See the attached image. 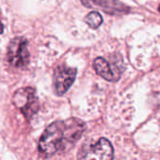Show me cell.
Wrapping results in <instances>:
<instances>
[{
  "label": "cell",
  "mask_w": 160,
  "mask_h": 160,
  "mask_svg": "<svg viewBox=\"0 0 160 160\" xmlns=\"http://www.w3.org/2000/svg\"><path fill=\"white\" fill-rule=\"evenodd\" d=\"M86 124L77 118L58 121L51 123L39 140V151L47 156L71 149L81 138Z\"/></svg>",
  "instance_id": "6da1fadb"
},
{
  "label": "cell",
  "mask_w": 160,
  "mask_h": 160,
  "mask_svg": "<svg viewBox=\"0 0 160 160\" xmlns=\"http://www.w3.org/2000/svg\"><path fill=\"white\" fill-rule=\"evenodd\" d=\"M114 151L107 138H100L95 142H86L78 152L77 160H113Z\"/></svg>",
  "instance_id": "7a4b0ae2"
},
{
  "label": "cell",
  "mask_w": 160,
  "mask_h": 160,
  "mask_svg": "<svg viewBox=\"0 0 160 160\" xmlns=\"http://www.w3.org/2000/svg\"><path fill=\"white\" fill-rule=\"evenodd\" d=\"M13 103L28 120L39 110V100L33 88L18 90L13 95Z\"/></svg>",
  "instance_id": "3957f363"
},
{
  "label": "cell",
  "mask_w": 160,
  "mask_h": 160,
  "mask_svg": "<svg viewBox=\"0 0 160 160\" xmlns=\"http://www.w3.org/2000/svg\"><path fill=\"white\" fill-rule=\"evenodd\" d=\"M8 60L16 68H24L29 62L28 41L23 37L12 40L8 48Z\"/></svg>",
  "instance_id": "277c9868"
},
{
  "label": "cell",
  "mask_w": 160,
  "mask_h": 160,
  "mask_svg": "<svg viewBox=\"0 0 160 160\" xmlns=\"http://www.w3.org/2000/svg\"><path fill=\"white\" fill-rule=\"evenodd\" d=\"M77 70L75 68L60 65L54 72V85L58 95H63L73 83Z\"/></svg>",
  "instance_id": "5b68a950"
},
{
  "label": "cell",
  "mask_w": 160,
  "mask_h": 160,
  "mask_svg": "<svg viewBox=\"0 0 160 160\" xmlns=\"http://www.w3.org/2000/svg\"><path fill=\"white\" fill-rule=\"evenodd\" d=\"M82 4L88 8H99L110 14L126 12L128 8L117 0H82Z\"/></svg>",
  "instance_id": "8992f818"
},
{
  "label": "cell",
  "mask_w": 160,
  "mask_h": 160,
  "mask_svg": "<svg viewBox=\"0 0 160 160\" xmlns=\"http://www.w3.org/2000/svg\"><path fill=\"white\" fill-rule=\"evenodd\" d=\"M93 65L96 72L108 81L115 82L120 78L121 69L115 64H109L104 58H97L94 60Z\"/></svg>",
  "instance_id": "52a82bcc"
},
{
  "label": "cell",
  "mask_w": 160,
  "mask_h": 160,
  "mask_svg": "<svg viewBox=\"0 0 160 160\" xmlns=\"http://www.w3.org/2000/svg\"><path fill=\"white\" fill-rule=\"evenodd\" d=\"M85 22L89 25L90 28L95 29V28H98L103 23V17L97 12H92L86 16Z\"/></svg>",
  "instance_id": "ba28073f"
},
{
  "label": "cell",
  "mask_w": 160,
  "mask_h": 160,
  "mask_svg": "<svg viewBox=\"0 0 160 160\" xmlns=\"http://www.w3.org/2000/svg\"><path fill=\"white\" fill-rule=\"evenodd\" d=\"M3 29H4V27H3V24L1 23V21H0V34H1L3 32Z\"/></svg>",
  "instance_id": "9c48e42d"
},
{
  "label": "cell",
  "mask_w": 160,
  "mask_h": 160,
  "mask_svg": "<svg viewBox=\"0 0 160 160\" xmlns=\"http://www.w3.org/2000/svg\"><path fill=\"white\" fill-rule=\"evenodd\" d=\"M158 11H159V12H160V5H159V8H158Z\"/></svg>",
  "instance_id": "30bf717a"
}]
</instances>
